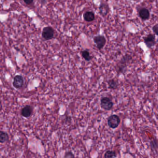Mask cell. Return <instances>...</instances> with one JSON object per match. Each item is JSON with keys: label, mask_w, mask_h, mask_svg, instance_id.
Returning <instances> with one entry per match:
<instances>
[{"label": "cell", "mask_w": 158, "mask_h": 158, "mask_svg": "<svg viewBox=\"0 0 158 158\" xmlns=\"http://www.w3.org/2000/svg\"><path fill=\"white\" fill-rule=\"evenodd\" d=\"M131 57L129 55H126L122 58L117 66L116 70L118 74L124 73L127 67V65L131 60Z\"/></svg>", "instance_id": "6da1fadb"}, {"label": "cell", "mask_w": 158, "mask_h": 158, "mask_svg": "<svg viewBox=\"0 0 158 158\" xmlns=\"http://www.w3.org/2000/svg\"><path fill=\"white\" fill-rule=\"evenodd\" d=\"M107 123L110 128L115 129L118 128L119 125L120 123V119L117 115H111L108 118Z\"/></svg>", "instance_id": "7a4b0ae2"}, {"label": "cell", "mask_w": 158, "mask_h": 158, "mask_svg": "<svg viewBox=\"0 0 158 158\" xmlns=\"http://www.w3.org/2000/svg\"><path fill=\"white\" fill-rule=\"evenodd\" d=\"M54 30L51 27H44L43 29L42 36L46 41L52 40L54 37Z\"/></svg>", "instance_id": "3957f363"}, {"label": "cell", "mask_w": 158, "mask_h": 158, "mask_svg": "<svg viewBox=\"0 0 158 158\" xmlns=\"http://www.w3.org/2000/svg\"><path fill=\"white\" fill-rule=\"evenodd\" d=\"M100 106L105 110H110L113 106V103L109 97H102L100 100Z\"/></svg>", "instance_id": "277c9868"}, {"label": "cell", "mask_w": 158, "mask_h": 158, "mask_svg": "<svg viewBox=\"0 0 158 158\" xmlns=\"http://www.w3.org/2000/svg\"><path fill=\"white\" fill-rule=\"evenodd\" d=\"M94 42L95 43L97 48L100 50L105 46L106 40L103 35H98L96 36L94 39Z\"/></svg>", "instance_id": "5b68a950"}, {"label": "cell", "mask_w": 158, "mask_h": 158, "mask_svg": "<svg viewBox=\"0 0 158 158\" xmlns=\"http://www.w3.org/2000/svg\"><path fill=\"white\" fill-rule=\"evenodd\" d=\"M144 42L148 48H152L156 45V37L154 34H149L143 38Z\"/></svg>", "instance_id": "8992f818"}, {"label": "cell", "mask_w": 158, "mask_h": 158, "mask_svg": "<svg viewBox=\"0 0 158 158\" xmlns=\"http://www.w3.org/2000/svg\"><path fill=\"white\" fill-rule=\"evenodd\" d=\"M24 78L21 75H16L13 79V86L16 89H20L24 85Z\"/></svg>", "instance_id": "52a82bcc"}, {"label": "cell", "mask_w": 158, "mask_h": 158, "mask_svg": "<svg viewBox=\"0 0 158 158\" xmlns=\"http://www.w3.org/2000/svg\"><path fill=\"white\" fill-rule=\"evenodd\" d=\"M32 112H33L32 107L30 105H27L21 109L20 114L22 117L27 118L31 116Z\"/></svg>", "instance_id": "ba28073f"}, {"label": "cell", "mask_w": 158, "mask_h": 158, "mask_svg": "<svg viewBox=\"0 0 158 158\" xmlns=\"http://www.w3.org/2000/svg\"><path fill=\"white\" fill-rule=\"evenodd\" d=\"M139 15L142 19L144 20H148L150 17V12L147 8H141L139 11Z\"/></svg>", "instance_id": "9c48e42d"}, {"label": "cell", "mask_w": 158, "mask_h": 158, "mask_svg": "<svg viewBox=\"0 0 158 158\" xmlns=\"http://www.w3.org/2000/svg\"><path fill=\"white\" fill-rule=\"evenodd\" d=\"M99 13L103 16H105L109 12V6L107 3L102 2L99 7Z\"/></svg>", "instance_id": "30bf717a"}, {"label": "cell", "mask_w": 158, "mask_h": 158, "mask_svg": "<svg viewBox=\"0 0 158 158\" xmlns=\"http://www.w3.org/2000/svg\"><path fill=\"white\" fill-rule=\"evenodd\" d=\"M84 19L86 22H92L95 18L94 14L91 11H86L83 14Z\"/></svg>", "instance_id": "8fae6325"}, {"label": "cell", "mask_w": 158, "mask_h": 158, "mask_svg": "<svg viewBox=\"0 0 158 158\" xmlns=\"http://www.w3.org/2000/svg\"><path fill=\"white\" fill-rule=\"evenodd\" d=\"M9 135L6 132L0 130V143H5L9 141Z\"/></svg>", "instance_id": "7c38bea8"}, {"label": "cell", "mask_w": 158, "mask_h": 158, "mask_svg": "<svg viewBox=\"0 0 158 158\" xmlns=\"http://www.w3.org/2000/svg\"><path fill=\"white\" fill-rule=\"evenodd\" d=\"M108 84L109 88L113 90L117 89L119 85L118 82L114 79L109 80L108 81Z\"/></svg>", "instance_id": "4fadbf2b"}, {"label": "cell", "mask_w": 158, "mask_h": 158, "mask_svg": "<svg viewBox=\"0 0 158 158\" xmlns=\"http://www.w3.org/2000/svg\"><path fill=\"white\" fill-rule=\"evenodd\" d=\"M82 56L86 60V61H89L92 59V57L90 56V53L87 50H84L81 53Z\"/></svg>", "instance_id": "5bb4252c"}, {"label": "cell", "mask_w": 158, "mask_h": 158, "mask_svg": "<svg viewBox=\"0 0 158 158\" xmlns=\"http://www.w3.org/2000/svg\"><path fill=\"white\" fill-rule=\"evenodd\" d=\"M117 157V155L115 152L113 151H106L104 155V158H115Z\"/></svg>", "instance_id": "9a60e30c"}, {"label": "cell", "mask_w": 158, "mask_h": 158, "mask_svg": "<svg viewBox=\"0 0 158 158\" xmlns=\"http://www.w3.org/2000/svg\"><path fill=\"white\" fill-rule=\"evenodd\" d=\"M150 146L153 150H157L158 149V140L156 139H153L150 142Z\"/></svg>", "instance_id": "2e32d148"}, {"label": "cell", "mask_w": 158, "mask_h": 158, "mask_svg": "<svg viewBox=\"0 0 158 158\" xmlns=\"http://www.w3.org/2000/svg\"><path fill=\"white\" fill-rule=\"evenodd\" d=\"M64 158H75L74 154L71 152H67L65 154Z\"/></svg>", "instance_id": "e0dca14e"}, {"label": "cell", "mask_w": 158, "mask_h": 158, "mask_svg": "<svg viewBox=\"0 0 158 158\" xmlns=\"http://www.w3.org/2000/svg\"><path fill=\"white\" fill-rule=\"evenodd\" d=\"M152 30H153V32H154V33L156 34V35H157L158 36V24H156V25H155V26H153V28H152Z\"/></svg>", "instance_id": "ac0fdd59"}, {"label": "cell", "mask_w": 158, "mask_h": 158, "mask_svg": "<svg viewBox=\"0 0 158 158\" xmlns=\"http://www.w3.org/2000/svg\"><path fill=\"white\" fill-rule=\"evenodd\" d=\"M24 2L27 5L31 4L33 2V1L32 0H24Z\"/></svg>", "instance_id": "d6986e66"}, {"label": "cell", "mask_w": 158, "mask_h": 158, "mask_svg": "<svg viewBox=\"0 0 158 158\" xmlns=\"http://www.w3.org/2000/svg\"><path fill=\"white\" fill-rule=\"evenodd\" d=\"M2 109V102L0 101V111Z\"/></svg>", "instance_id": "ffe728a7"}]
</instances>
